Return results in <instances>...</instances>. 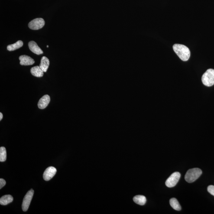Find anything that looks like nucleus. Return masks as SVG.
Instances as JSON below:
<instances>
[{"instance_id": "nucleus-1", "label": "nucleus", "mask_w": 214, "mask_h": 214, "mask_svg": "<svg viewBox=\"0 0 214 214\" xmlns=\"http://www.w3.org/2000/svg\"><path fill=\"white\" fill-rule=\"evenodd\" d=\"M173 50L179 58L183 61H187L190 58V52L186 46L180 44H175L173 46Z\"/></svg>"}, {"instance_id": "nucleus-18", "label": "nucleus", "mask_w": 214, "mask_h": 214, "mask_svg": "<svg viewBox=\"0 0 214 214\" xmlns=\"http://www.w3.org/2000/svg\"><path fill=\"white\" fill-rule=\"evenodd\" d=\"M208 192L214 196V186L210 185L207 188Z\"/></svg>"}, {"instance_id": "nucleus-2", "label": "nucleus", "mask_w": 214, "mask_h": 214, "mask_svg": "<svg viewBox=\"0 0 214 214\" xmlns=\"http://www.w3.org/2000/svg\"><path fill=\"white\" fill-rule=\"evenodd\" d=\"M202 173V170L198 168L190 169L185 175V180L188 183H193L200 177Z\"/></svg>"}, {"instance_id": "nucleus-3", "label": "nucleus", "mask_w": 214, "mask_h": 214, "mask_svg": "<svg viewBox=\"0 0 214 214\" xmlns=\"http://www.w3.org/2000/svg\"><path fill=\"white\" fill-rule=\"evenodd\" d=\"M202 83L204 85L208 87L214 85V69H207L203 74L202 78Z\"/></svg>"}, {"instance_id": "nucleus-13", "label": "nucleus", "mask_w": 214, "mask_h": 214, "mask_svg": "<svg viewBox=\"0 0 214 214\" xmlns=\"http://www.w3.org/2000/svg\"><path fill=\"white\" fill-rule=\"evenodd\" d=\"M13 201V198L10 195L3 196L0 199V204L2 205H6L11 203Z\"/></svg>"}, {"instance_id": "nucleus-8", "label": "nucleus", "mask_w": 214, "mask_h": 214, "mask_svg": "<svg viewBox=\"0 0 214 214\" xmlns=\"http://www.w3.org/2000/svg\"><path fill=\"white\" fill-rule=\"evenodd\" d=\"M20 64L22 66H30L34 64L35 61L34 59L27 55H21L20 56Z\"/></svg>"}, {"instance_id": "nucleus-16", "label": "nucleus", "mask_w": 214, "mask_h": 214, "mask_svg": "<svg viewBox=\"0 0 214 214\" xmlns=\"http://www.w3.org/2000/svg\"><path fill=\"white\" fill-rule=\"evenodd\" d=\"M170 204L173 209L176 211H180L181 209L180 205L178 201L175 198H173L170 200Z\"/></svg>"}, {"instance_id": "nucleus-20", "label": "nucleus", "mask_w": 214, "mask_h": 214, "mask_svg": "<svg viewBox=\"0 0 214 214\" xmlns=\"http://www.w3.org/2000/svg\"><path fill=\"white\" fill-rule=\"evenodd\" d=\"M3 118L2 114L1 113H0V121Z\"/></svg>"}, {"instance_id": "nucleus-6", "label": "nucleus", "mask_w": 214, "mask_h": 214, "mask_svg": "<svg viewBox=\"0 0 214 214\" xmlns=\"http://www.w3.org/2000/svg\"><path fill=\"white\" fill-rule=\"evenodd\" d=\"M45 24L44 19L42 18H37L32 20L29 23L28 26L30 29L38 30L43 28Z\"/></svg>"}, {"instance_id": "nucleus-10", "label": "nucleus", "mask_w": 214, "mask_h": 214, "mask_svg": "<svg viewBox=\"0 0 214 214\" xmlns=\"http://www.w3.org/2000/svg\"><path fill=\"white\" fill-rule=\"evenodd\" d=\"M28 46L30 50L36 54L40 55L43 53L42 50L34 41H30L28 43Z\"/></svg>"}, {"instance_id": "nucleus-21", "label": "nucleus", "mask_w": 214, "mask_h": 214, "mask_svg": "<svg viewBox=\"0 0 214 214\" xmlns=\"http://www.w3.org/2000/svg\"><path fill=\"white\" fill-rule=\"evenodd\" d=\"M47 48H48V47H49V46H48V45H47Z\"/></svg>"}, {"instance_id": "nucleus-19", "label": "nucleus", "mask_w": 214, "mask_h": 214, "mask_svg": "<svg viewBox=\"0 0 214 214\" xmlns=\"http://www.w3.org/2000/svg\"><path fill=\"white\" fill-rule=\"evenodd\" d=\"M6 182L5 180L2 179H0V189L6 185Z\"/></svg>"}, {"instance_id": "nucleus-14", "label": "nucleus", "mask_w": 214, "mask_h": 214, "mask_svg": "<svg viewBox=\"0 0 214 214\" xmlns=\"http://www.w3.org/2000/svg\"><path fill=\"white\" fill-rule=\"evenodd\" d=\"M23 42L21 40H18L13 44H10L7 46V49L8 51H14L22 47Z\"/></svg>"}, {"instance_id": "nucleus-15", "label": "nucleus", "mask_w": 214, "mask_h": 214, "mask_svg": "<svg viewBox=\"0 0 214 214\" xmlns=\"http://www.w3.org/2000/svg\"><path fill=\"white\" fill-rule=\"evenodd\" d=\"M134 202L137 204L140 205H144L147 202V199L145 196L142 195H138L135 196L133 198Z\"/></svg>"}, {"instance_id": "nucleus-4", "label": "nucleus", "mask_w": 214, "mask_h": 214, "mask_svg": "<svg viewBox=\"0 0 214 214\" xmlns=\"http://www.w3.org/2000/svg\"><path fill=\"white\" fill-rule=\"evenodd\" d=\"M180 176L179 172H176L173 173L166 181V186L169 188L174 187L178 183Z\"/></svg>"}, {"instance_id": "nucleus-17", "label": "nucleus", "mask_w": 214, "mask_h": 214, "mask_svg": "<svg viewBox=\"0 0 214 214\" xmlns=\"http://www.w3.org/2000/svg\"><path fill=\"white\" fill-rule=\"evenodd\" d=\"M7 160V151L4 147L0 148V161L4 162Z\"/></svg>"}, {"instance_id": "nucleus-9", "label": "nucleus", "mask_w": 214, "mask_h": 214, "mask_svg": "<svg viewBox=\"0 0 214 214\" xmlns=\"http://www.w3.org/2000/svg\"><path fill=\"white\" fill-rule=\"evenodd\" d=\"M50 97L48 95H45L39 101L38 106L40 109H44L48 105L50 102Z\"/></svg>"}, {"instance_id": "nucleus-7", "label": "nucleus", "mask_w": 214, "mask_h": 214, "mask_svg": "<svg viewBox=\"0 0 214 214\" xmlns=\"http://www.w3.org/2000/svg\"><path fill=\"white\" fill-rule=\"evenodd\" d=\"M57 171L55 168L53 167H50L47 168L43 173V179L46 181H49L51 179Z\"/></svg>"}, {"instance_id": "nucleus-11", "label": "nucleus", "mask_w": 214, "mask_h": 214, "mask_svg": "<svg viewBox=\"0 0 214 214\" xmlns=\"http://www.w3.org/2000/svg\"><path fill=\"white\" fill-rule=\"evenodd\" d=\"M49 64H50V62L49 59L45 56H43L40 61V69L43 71V72H46L48 69Z\"/></svg>"}, {"instance_id": "nucleus-5", "label": "nucleus", "mask_w": 214, "mask_h": 214, "mask_svg": "<svg viewBox=\"0 0 214 214\" xmlns=\"http://www.w3.org/2000/svg\"><path fill=\"white\" fill-rule=\"evenodd\" d=\"M34 194V190L31 189L27 192L25 196L22 204V209L24 212H26L28 209Z\"/></svg>"}, {"instance_id": "nucleus-12", "label": "nucleus", "mask_w": 214, "mask_h": 214, "mask_svg": "<svg viewBox=\"0 0 214 214\" xmlns=\"http://www.w3.org/2000/svg\"><path fill=\"white\" fill-rule=\"evenodd\" d=\"M31 73L33 76L37 77H42L44 75V72L40 69V66H36L32 67Z\"/></svg>"}]
</instances>
